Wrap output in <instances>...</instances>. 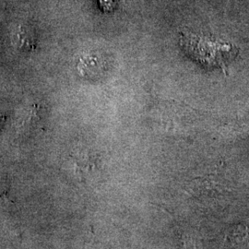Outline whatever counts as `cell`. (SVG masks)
<instances>
[{"instance_id":"obj_1","label":"cell","mask_w":249,"mask_h":249,"mask_svg":"<svg viewBox=\"0 0 249 249\" xmlns=\"http://www.w3.org/2000/svg\"><path fill=\"white\" fill-rule=\"evenodd\" d=\"M181 45L189 55L209 66L224 67L237 53L231 44L194 35H183Z\"/></svg>"},{"instance_id":"obj_2","label":"cell","mask_w":249,"mask_h":249,"mask_svg":"<svg viewBox=\"0 0 249 249\" xmlns=\"http://www.w3.org/2000/svg\"><path fill=\"white\" fill-rule=\"evenodd\" d=\"M179 249H203L200 240L193 234H183L179 240Z\"/></svg>"},{"instance_id":"obj_3","label":"cell","mask_w":249,"mask_h":249,"mask_svg":"<svg viewBox=\"0 0 249 249\" xmlns=\"http://www.w3.org/2000/svg\"><path fill=\"white\" fill-rule=\"evenodd\" d=\"M8 180L6 178H0V197L7 198L9 192V186Z\"/></svg>"}]
</instances>
